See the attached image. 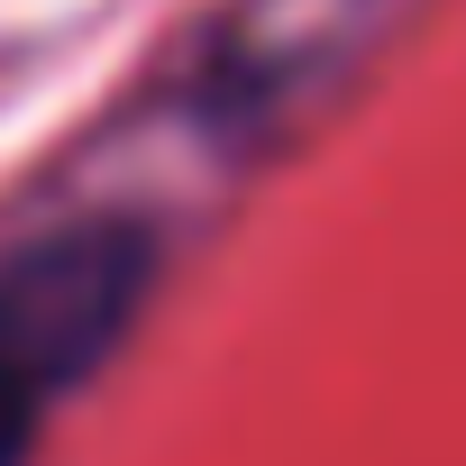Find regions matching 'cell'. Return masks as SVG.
<instances>
[{"mask_svg":"<svg viewBox=\"0 0 466 466\" xmlns=\"http://www.w3.org/2000/svg\"><path fill=\"white\" fill-rule=\"evenodd\" d=\"M156 284V228L128 210H83L0 257V466L46 430V402L83 384L137 320Z\"/></svg>","mask_w":466,"mask_h":466,"instance_id":"1","label":"cell"}]
</instances>
